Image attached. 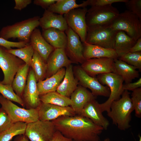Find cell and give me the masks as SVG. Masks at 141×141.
Returning <instances> with one entry per match:
<instances>
[{
  "label": "cell",
  "instance_id": "obj_1",
  "mask_svg": "<svg viewBox=\"0 0 141 141\" xmlns=\"http://www.w3.org/2000/svg\"><path fill=\"white\" fill-rule=\"evenodd\" d=\"M57 131L73 141H100L104 130L89 119L81 115L62 116L52 121Z\"/></svg>",
  "mask_w": 141,
  "mask_h": 141
},
{
  "label": "cell",
  "instance_id": "obj_2",
  "mask_svg": "<svg viewBox=\"0 0 141 141\" xmlns=\"http://www.w3.org/2000/svg\"><path fill=\"white\" fill-rule=\"evenodd\" d=\"M130 93L125 90L121 97L111 103L107 115L111 119L113 124L121 130L130 128L131 113L134 109L130 96Z\"/></svg>",
  "mask_w": 141,
  "mask_h": 141
},
{
  "label": "cell",
  "instance_id": "obj_3",
  "mask_svg": "<svg viewBox=\"0 0 141 141\" xmlns=\"http://www.w3.org/2000/svg\"><path fill=\"white\" fill-rule=\"evenodd\" d=\"M40 18L39 16H35L5 26L0 31V37L7 40L10 38H17L19 41L29 43L32 32L39 26Z\"/></svg>",
  "mask_w": 141,
  "mask_h": 141
},
{
  "label": "cell",
  "instance_id": "obj_4",
  "mask_svg": "<svg viewBox=\"0 0 141 141\" xmlns=\"http://www.w3.org/2000/svg\"><path fill=\"white\" fill-rule=\"evenodd\" d=\"M120 13L118 9L112 5L91 6L86 15L87 27L109 26Z\"/></svg>",
  "mask_w": 141,
  "mask_h": 141
},
{
  "label": "cell",
  "instance_id": "obj_5",
  "mask_svg": "<svg viewBox=\"0 0 141 141\" xmlns=\"http://www.w3.org/2000/svg\"><path fill=\"white\" fill-rule=\"evenodd\" d=\"M96 78L101 84L106 85L110 90V94L108 99L99 104L102 112L108 113L112 102L119 99L124 92V81L121 76L113 72L99 74Z\"/></svg>",
  "mask_w": 141,
  "mask_h": 141
},
{
  "label": "cell",
  "instance_id": "obj_6",
  "mask_svg": "<svg viewBox=\"0 0 141 141\" xmlns=\"http://www.w3.org/2000/svg\"><path fill=\"white\" fill-rule=\"evenodd\" d=\"M110 26L116 31H124L136 41L141 38V20L128 10L120 13Z\"/></svg>",
  "mask_w": 141,
  "mask_h": 141
},
{
  "label": "cell",
  "instance_id": "obj_7",
  "mask_svg": "<svg viewBox=\"0 0 141 141\" xmlns=\"http://www.w3.org/2000/svg\"><path fill=\"white\" fill-rule=\"evenodd\" d=\"M118 32L110 26L87 27L85 42L105 48L114 49Z\"/></svg>",
  "mask_w": 141,
  "mask_h": 141
},
{
  "label": "cell",
  "instance_id": "obj_8",
  "mask_svg": "<svg viewBox=\"0 0 141 141\" xmlns=\"http://www.w3.org/2000/svg\"><path fill=\"white\" fill-rule=\"evenodd\" d=\"M0 104L13 123L20 122L28 124L39 120L37 108L26 109L21 108L1 95Z\"/></svg>",
  "mask_w": 141,
  "mask_h": 141
},
{
  "label": "cell",
  "instance_id": "obj_9",
  "mask_svg": "<svg viewBox=\"0 0 141 141\" xmlns=\"http://www.w3.org/2000/svg\"><path fill=\"white\" fill-rule=\"evenodd\" d=\"M25 64L22 60L8 52L5 48L0 46V68L4 77L0 83L3 85H11L17 72Z\"/></svg>",
  "mask_w": 141,
  "mask_h": 141
},
{
  "label": "cell",
  "instance_id": "obj_10",
  "mask_svg": "<svg viewBox=\"0 0 141 141\" xmlns=\"http://www.w3.org/2000/svg\"><path fill=\"white\" fill-rule=\"evenodd\" d=\"M56 131L52 121L38 120L27 124L25 134L31 141H50Z\"/></svg>",
  "mask_w": 141,
  "mask_h": 141
},
{
  "label": "cell",
  "instance_id": "obj_11",
  "mask_svg": "<svg viewBox=\"0 0 141 141\" xmlns=\"http://www.w3.org/2000/svg\"><path fill=\"white\" fill-rule=\"evenodd\" d=\"M73 70L74 75L80 85L86 89H89L95 97H109L110 91L109 87L101 84L96 77H91L80 66L74 67Z\"/></svg>",
  "mask_w": 141,
  "mask_h": 141
},
{
  "label": "cell",
  "instance_id": "obj_12",
  "mask_svg": "<svg viewBox=\"0 0 141 141\" xmlns=\"http://www.w3.org/2000/svg\"><path fill=\"white\" fill-rule=\"evenodd\" d=\"M87 10L86 7L76 8L63 15L68 26L79 36L82 43L85 42L87 34Z\"/></svg>",
  "mask_w": 141,
  "mask_h": 141
},
{
  "label": "cell",
  "instance_id": "obj_13",
  "mask_svg": "<svg viewBox=\"0 0 141 141\" xmlns=\"http://www.w3.org/2000/svg\"><path fill=\"white\" fill-rule=\"evenodd\" d=\"M65 32L67 38L64 49L67 56L73 63L82 64L86 60L83 54V43L79 37L68 26Z\"/></svg>",
  "mask_w": 141,
  "mask_h": 141
},
{
  "label": "cell",
  "instance_id": "obj_14",
  "mask_svg": "<svg viewBox=\"0 0 141 141\" xmlns=\"http://www.w3.org/2000/svg\"><path fill=\"white\" fill-rule=\"evenodd\" d=\"M114 63L113 58H95L86 60L81 66L88 74L96 77L99 74L113 72Z\"/></svg>",
  "mask_w": 141,
  "mask_h": 141
},
{
  "label": "cell",
  "instance_id": "obj_15",
  "mask_svg": "<svg viewBox=\"0 0 141 141\" xmlns=\"http://www.w3.org/2000/svg\"><path fill=\"white\" fill-rule=\"evenodd\" d=\"M21 98L25 106H26L28 109H36L41 103L37 82L34 72L31 67Z\"/></svg>",
  "mask_w": 141,
  "mask_h": 141
},
{
  "label": "cell",
  "instance_id": "obj_16",
  "mask_svg": "<svg viewBox=\"0 0 141 141\" xmlns=\"http://www.w3.org/2000/svg\"><path fill=\"white\" fill-rule=\"evenodd\" d=\"M39 120L52 121L62 116H74L76 114L71 106L61 107L42 102L37 108Z\"/></svg>",
  "mask_w": 141,
  "mask_h": 141
},
{
  "label": "cell",
  "instance_id": "obj_17",
  "mask_svg": "<svg viewBox=\"0 0 141 141\" xmlns=\"http://www.w3.org/2000/svg\"><path fill=\"white\" fill-rule=\"evenodd\" d=\"M46 63L45 79L55 74L61 68L66 67L73 62L67 56L64 49L57 48L50 54Z\"/></svg>",
  "mask_w": 141,
  "mask_h": 141
},
{
  "label": "cell",
  "instance_id": "obj_18",
  "mask_svg": "<svg viewBox=\"0 0 141 141\" xmlns=\"http://www.w3.org/2000/svg\"><path fill=\"white\" fill-rule=\"evenodd\" d=\"M99 104L95 99L91 100L86 104L79 115L89 119L95 124L107 130L109 122L103 115Z\"/></svg>",
  "mask_w": 141,
  "mask_h": 141
},
{
  "label": "cell",
  "instance_id": "obj_19",
  "mask_svg": "<svg viewBox=\"0 0 141 141\" xmlns=\"http://www.w3.org/2000/svg\"><path fill=\"white\" fill-rule=\"evenodd\" d=\"M39 22V26L42 30L54 28L65 32L68 27L63 15L53 13L47 9L45 10Z\"/></svg>",
  "mask_w": 141,
  "mask_h": 141
},
{
  "label": "cell",
  "instance_id": "obj_20",
  "mask_svg": "<svg viewBox=\"0 0 141 141\" xmlns=\"http://www.w3.org/2000/svg\"><path fill=\"white\" fill-rule=\"evenodd\" d=\"M36 51L46 62L55 48L49 44L43 37L40 30L36 28L32 32L29 42Z\"/></svg>",
  "mask_w": 141,
  "mask_h": 141
},
{
  "label": "cell",
  "instance_id": "obj_21",
  "mask_svg": "<svg viewBox=\"0 0 141 141\" xmlns=\"http://www.w3.org/2000/svg\"><path fill=\"white\" fill-rule=\"evenodd\" d=\"M70 97L72 102L71 106L76 114L79 115L86 104L91 100L95 99L96 97L86 88L79 85Z\"/></svg>",
  "mask_w": 141,
  "mask_h": 141
},
{
  "label": "cell",
  "instance_id": "obj_22",
  "mask_svg": "<svg viewBox=\"0 0 141 141\" xmlns=\"http://www.w3.org/2000/svg\"><path fill=\"white\" fill-rule=\"evenodd\" d=\"M83 47V54L85 60L101 57H107L114 59L118 57L113 49L105 48L98 45L82 43Z\"/></svg>",
  "mask_w": 141,
  "mask_h": 141
},
{
  "label": "cell",
  "instance_id": "obj_23",
  "mask_svg": "<svg viewBox=\"0 0 141 141\" xmlns=\"http://www.w3.org/2000/svg\"><path fill=\"white\" fill-rule=\"evenodd\" d=\"M66 68L63 79L56 91L62 95L70 98L79 84L74 75L72 64H70Z\"/></svg>",
  "mask_w": 141,
  "mask_h": 141
},
{
  "label": "cell",
  "instance_id": "obj_24",
  "mask_svg": "<svg viewBox=\"0 0 141 141\" xmlns=\"http://www.w3.org/2000/svg\"><path fill=\"white\" fill-rule=\"evenodd\" d=\"M65 72V69L62 68L51 77L37 82L39 95L56 91L63 79Z\"/></svg>",
  "mask_w": 141,
  "mask_h": 141
},
{
  "label": "cell",
  "instance_id": "obj_25",
  "mask_svg": "<svg viewBox=\"0 0 141 141\" xmlns=\"http://www.w3.org/2000/svg\"><path fill=\"white\" fill-rule=\"evenodd\" d=\"M114 73L121 76L125 84L132 82L139 76V71L135 67L119 59H114Z\"/></svg>",
  "mask_w": 141,
  "mask_h": 141
},
{
  "label": "cell",
  "instance_id": "obj_26",
  "mask_svg": "<svg viewBox=\"0 0 141 141\" xmlns=\"http://www.w3.org/2000/svg\"><path fill=\"white\" fill-rule=\"evenodd\" d=\"M42 34L46 41L55 49L65 48L67 38L65 32L50 28L43 30Z\"/></svg>",
  "mask_w": 141,
  "mask_h": 141
},
{
  "label": "cell",
  "instance_id": "obj_27",
  "mask_svg": "<svg viewBox=\"0 0 141 141\" xmlns=\"http://www.w3.org/2000/svg\"><path fill=\"white\" fill-rule=\"evenodd\" d=\"M90 3V0L83 1L80 4H77L75 0H58L47 10L53 13L63 15L73 9L86 7L89 5Z\"/></svg>",
  "mask_w": 141,
  "mask_h": 141
},
{
  "label": "cell",
  "instance_id": "obj_28",
  "mask_svg": "<svg viewBox=\"0 0 141 141\" xmlns=\"http://www.w3.org/2000/svg\"><path fill=\"white\" fill-rule=\"evenodd\" d=\"M136 41L124 31H118L116 36L114 46L118 57L129 52Z\"/></svg>",
  "mask_w": 141,
  "mask_h": 141
},
{
  "label": "cell",
  "instance_id": "obj_29",
  "mask_svg": "<svg viewBox=\"0 0 141 141\" xmlns=\"http://www.w3.org/2000/svg\"><path fill=\"white\" fill-rule=\"evenodd\" d=\"M30 67L29 65L26 64L23 66L17 72L12 83L14 91L21 98L26 85Z\"/></svg>",
  "mask_w": 141,
  "mask_h": 141
},
{
  "label": "cell",
  "instance_id": "obj_30",
  "mask_svg": "<svg viewBox=\"0 0 141 141\" xmlns=\"http://www.w3.org/2000/svg\"><path fill=\"white\" fill-rule=\"evenodd\" d=\"M41 102L61 107L71 106L72 102L70 98L63 96L56 91L39 95Z\"/></svg>",
  "mask_w": 141,
  "mask_h": 141
},
{
  "label": "cell",
  "instance_id": "obj_31",
  "mask_svg": "<svg viewBox=\"0 0 141 141\" xmlns=\"http://www.w3.org/2000/svg\"><path fill=\"white\" fill-rule=\"evenodd\" d=\"M30 67L34 72L37 82L43 80L45 78L46 63L34 50Z\"/></svg>",
  "mask_w": 141,
  "mask_h": 141
},
{
  "label": "cell",
  "instance_id": "obj_32",
  "mask_svg": "<svg viewBox=\"0 0 141 141\" xmlns=\"http://www.w3.org/2000/svg\"><path fill=\"white\" fill-rule=\"evenodd\" d=\"M27 124L20 122L14 123L7 129L0 133V141H10L15 136L24 134Z\"/></svg>",
  "mask_w": 141,
  "mask_h": 141
},
{
  "label": "cell",
  "instance_id": "obj_33",
  "mask_svg": "<svg viewBox=\"0 0 141 141\" xmlns=\"http://www.w3.org/2000/svg\"><path fill=\"white\" fill-rule=\"evenodd\" d=\"M6 50L8 52L20 58L26 64L31 66L34 50L32 46L29 43L22 48Z\"/></svg>",
  "mask_w": 141,
  "mask_h": 141
},
{
  "label": "cell",
  "instance_id": "obj_34",
  "mask_svg": "<svg viewBox=\"0 0 141 141\" xmlns=\"http://www.w3.org/2000/svg\"><path fill=\"white\" fill-rule=\"evenodd\" d=\"M0 93L9 100L16 102L23 107H25L22 99L14 92L11 85H3L0 83Z\"/></svg>",
  "mask_w": 141,
  "mask_h": 141
},
{
  "label": "cell",
  "instance_id": "obj_35",
  "mask_svg": "<svg viewBox=\"0 0 141 141\" xmlns=\"http://www.w3.org/2000/svg\"><path fill=\"white\" fill-rule=\"evenodd\" d=\"M119 59L141 70V52H128L119 57Z\"/></svg>",
  "mask_w": 141,
  "mask_h": 141
},
{
  "label": "cell",
  "instance_id": "obj_36",
  "mask_svg": "<svg viewBox=\"0 0 141 141\" xmlns=\"http://www.w3.org/2000/svg\"><path fill=\"white\" fill-rule=\"evenodd\" d=\"M131 98L135 112V115L138 118L141 117V87L132 91Z\"/></svg>",
  "mask_w": 141,
  "mask_h": 141
},
{
  "label": "cell",
  "instance_id": "obj_37",
  "mask_svg": "<svg viewBox=\"0 0 141 141\" xmlns=\"http://www.w3.org/2000/svg\"><path fill=\"white\" fill-rule=\"evenodd\" d=\"M128 10L137 16L141 20V0H130L125 3Z\"/></svg>",
  "mask_w": 141,
  "mask_h": 141
},
{
  "label": "cell",
  "instance_id": "obj_38",
  "mask_svg": "<svg viewBox=\"0 0 141 141\" xmlns=\"http://www.w3.org/2000/svg\"><path fill=\"white\" fill-rule=\"evenodd\" d=\"M13 123L5 110L2 107L0 108V133L7 129Z\"/></svg>",
  "mask_w": 141,
  "mask_h": 141
},
{
  "label": "cell",
  "instance_id": "obj_39",
  "mask_svg": "<svg viewBox=\"0 0 141 141\" xmlns=\"http://www.w3.org/2000/svg\"><path fill=\"white\" fill-rule=\"evenodd\" d=\"M28 43L25 41L11 42L0 37V46L7 50L10 49L12 48H22L25 47Z\"/></svg>",
  "mask_w": 141,
  "mask_h": 141
},
{
  "label": "cell",
  "instance_id": "obj_40",
  "mask_svg": "<svg viewBox=\"0 0 141 141\" xmlns=\"http://www.w3.org/2000/svg\"><path fill=\"white\" fill-rule=\"evenodd\" d=\"M89 5L91 6H103L111 5L115 3L124 2L126 3L128 0H90Z\"/></svg>",
  "mask_w": 141,
  "mask_h": 141
},
{
  "label": "cell",
  "instance_id": "obj_41",
  "mask_svg": "<svg viewBox=\"0 0 141 141\" xmlns=\"http://www.w3.org/2000/svg\"><path fill=\"white\" fill-rule=\"evenodd\" d=\"M57 1L58 0H34L33 3L34 4L40 6L45 10H46Z\"/></svg>",
  "mask_w": 141,
  "mask_h": 141
},
{
  "label": "cell",
  "instance_id": "obj_42",
  "mask_svg": "<svg viewBox=\"0 0 141 141\" xmlns=\"http://www.w3.org/2000/svg\"><path fill=\"white\" fill-rule=\"evenodd\" d=\"M141 78H140L137 81L123 85V89L125 90L132 91L138 88L141 87Z\"/></svg>",
  "mask_w": 141,
  "mask_h": 141
},
{
  "label": "cell",
  "instance_id": "obj_43",
  "mask_svg": "<svg viewBox=\"0 0 141 141\" xmlns=\"http://www.w3.org/2000/svg\"><path fill=\"white\" fill-rule=\"evenodd\" d=\"M15 5L14 9L15 10H21L26 7L30 4L31 0H15Z\"/></svg>",
  "mask_w": 141,
  "mask_h": 141
},
{
  "label": "cell",
  "instance_id": "obj_44",
  "mask_svg": "<svg viewBox=\"0 0 141 141\" xmlns=\"http://www.w3.org/2000/svg\"><path fill=\"white\" fill-rule=\"evenodd\" d=\"M50 141H73V140L65 137L59 131H56Z\"/></svg>",
  "mask_w": 141,
  "mask_h": 141
},
{
  "label": "cell",
  "instance_id": "obj_45",
  "mask_svg": "<svg viewBox=\"0 0 141 141\" xmlns=\"http://www.w3.org/2000/svg\"><path fill=\"white\" fill-rule=\"evenodd\" d=\"M141 52V38L138 39L131 48L129 52Z\"/></svg>",
  "mask_w": 141,
  "mask_h": 141
},
{
  "label": "cell",
  "instance_id": "obj_46",
  "mask_svg": "<svg viewBox=\"0 0 141 141\" xmlns=\"http://www.w3.org/2000/svg\"><path fill=\"white\" fill-rule=\"evenodd\" d=\"M14 141H29L28 138L24 134L18 135Z\"/></svg>",
  "mask_w": 141,
  "mask_h": 141
},
{
  "label": "cell",
  "instance_id": "obj_47",
  "mask_svg": "<svg viewBox=\"0 0 141 141\" xmlns=\"http://www.w3.org/2000/svg\"><path fill=\"white\" fill-rule=\"evenodd\" d=\"M104 141H110V140L109 138H107L105 139Z\"/></svg>",
  "mask_w": 141,
  "mask_h": 141
}]
</instances>
